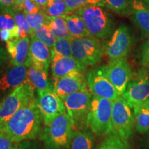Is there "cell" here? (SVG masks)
<instances>
[{
  "mask_svg": "<svg viewBox=\"0 0 149 149\" xmlns=\"http://www.w3.org/2000/svg\"><path fill=\"white\" fill-rule=\"evenodd\" d=\"M10 149H38L37 144L34 141L26 140L21 142L15 143L14 145L11 146Z\"/></svg>",
  "mask_w": 149,
  "mask_h": 149,
  "instance_id": "obj_35",
  "label": "cell"
},
{
  "mask_svg": "<svg viewBox=\"0 0 149 149\" xmlns=\"http://www.w3.org/2000/svg\"><path fill=\"white\" fill-rule=\"evenodd\" d=\"M148 133V135L146 136V140H145V144H144V146H145V149H149V131L147 132Z\"/></svg>",
  "mask_w": 149,
  "mask_h": 149,
  "instance_id": "obj_43",
  "label": "cell"
},
{
  "mask_svg": "<svg viewBox=\"0 0 149 149\" xmlns=\"http://www.w3.org/2000/svg\"><path fill=\"white\" fill-rule=\"evenodd\" d=\"M30 37H16L6 42V51L13 66H18L26 62L29 57Z\"/></svg>",
  "mask_w": 149,
  "mask_h": 149,
  "instance_id": "obj_17",
  "label": "cell"
},
{
  "mask_svg": "<svg viewBox=\"0 0 149 149\" xmlns=\"http://www.w3.org/2000/svg\"><path fill=\"white\" fill-rule=\"evenodd\" d=\"M95 139L90 132L86 130H76L72 135L70 149H94Z\"/></svg>",
  "mask_w": 149,
  "mask_h": 149,
  "instance_id": "obj_22",
  "label": "cell"
},
{
  "mask_svg": "<svg viewBox=\"0 0 149 149\" xmlns=\"http://www.w3.org/2000/svg\"><path fill=\"white\" fill-rule=\"evenodd\" d=\"M87 82L84 72H75L61 78H55L53 88L61 100L77 91L87 90Z\"/></svg>",
  "mask_w": 149,
  "mask_h": 149,
  "instance_id": "obj_14",
  "label": "cell"
},
{
  "mask_svg": "<svg viewBox=\"0 0 149 149\" xmlns=\"http://www.w3.org/2000/svg\"><path fill=\"white\" fill-rule=\"evenodd\" d=\"M10 31L15 37H18L19 29L15 20L10 10H1L0 12V30Z\"/></svg>",
  "mask_w": 149,
  "mask_h": 149,
  "instance_id": "obj_28",
  "label": "cell"
},
{
  "mask_svg": "<svg viewBox=\"0 0 149 149\" xmlns=\"http://www.w3.org/2000/svg\"><path fill=\"white\" fill-rule=\"evenodd\" d=\"M65 16L50 17L48 15L46 25L51 29L56 38H72L68 32Z\"/></svg>",
  "mask_w": 149,
  "mask_h": 149,
  "instance_id": "obj_23",
  "label": "cell"
},
{
  "mask_svg": "<svg viewBox=\"0 0 149 149\" xmlns=\"http://www.w3.org/2000/svg\"><path fill=\"white\" fill-rule=\"evenodd\" d=\"M35 91L26 79L0 104V132H3L6 122L19 109L34 100Z\"/></svg>",
  "mask_w": 149,
  "mask_h": 149,
  "instance_id": "obj_5",
  "label": "cell"
},
{
  "mask_svg": "<svg viewBox=\"0 0 149 149\" xmlns=\"http://www.w3.org/2000/svg\"><path fill=\"white\" fill-rule=\"evenodd\" d=\"M51 72L55 78H61L75 72L85 71L86 66L73 57H62L51 53Z\"/></svg>",
  "mask_w": 149,
  "mask_h": 149,
  "instance_id": "obj_15",
  "label": "cell"
},
{
  "mask_svg": "<svg viewBox=\"0 0 149 149\" xmlns=\"http://www.w3.org/2000/svg\"><path fill=\"white\" fill-rule=\"evenodd\" d=\"M131 109L139 107L149 97V72L143 68L133 79H130L126 91L121 95Z\"/></svg>",
  "mask_w": 149,
  "mask_h": 149,
  "instance_id": "obj_9",
  "label": "cell"
},
{
  "mask_svg": "<svg viewBox=\"0 0 149 149\" xmlns=\"http://www.w3.org/2000/svg\"><path fill=\"white\" fill-rule=\"evenodd\" d=\"M29 64L27 61L23 64L13 66L0 77V91H6L15 88L24 82L27 77Z\"/></svg>",
  "mask_w": 149,
  "mask_h": 149,
  "instance_id": "obj_18",
  "label": "cell"
},
{
  "mask_svg": "<svg viewBox=\"0 0 149 149\" xmlns=\"http://www.w3.org/2000/svg\"><path fill=\"white\" fill-rule=\"evenodd\" d=\"M42 9L50 17L65 16L69 14L64 0H48L46 5Z\"/></svg>",
  "mask_w": 149,
  "mask_h": 149,
  "instance_id": "obj_26",
  "label": "cell"
},
{
  "mask_svg": "<svg viewBox=\"0 0 149 149\" xmlns=\"http://www.w3.org/2000/svg\"><path fill=\"white\" fill-rule=\"evenodd\" d=\"M145 2H146L147 6H149V0H145Z\"/></svg>",
  "mask_w": 149,
  "mask_h": 149,
  "instance_id": "obj_46",
  "label": "cell"
},
{
  "mask_svg": "<svg viewBox=\"0 0 149 149\" xmlns=\"http://www.w3.org/2000/svg\"><path fill=\"white\" fill-rule=\"evenodd\" d=\"M13 144V141L6 133L0 132V149H10Z\"/></svg>",
  "mask_w": 149,
  "mask_h": 149,
  "instance_id": "obj_36",
  "label": "cell"
},
{
  "mask_svg": "<svg viewBox=\"0 0 149 149\" xmlns=\"http://www.w3.org/2000/svg\"><path fill=\"white\" fill-rule=\"evenodd\" d=\"M104 68L108 79L116 88L119 95H122L126 91L132 76L131 68L126 57L111 59Z\"/></svg>",
  "mask_w": 149,
  "mask_h": 149,
  "instance_id": "obj_12",
  "label": "cell"
},
{
  "mask_svg": "<svg viewBox=\"0 0 149 149\" xmlns=\"http://www.w3.org/2000/svg\"><path fill=\"white\" fill-rule=\"evenodd\" d=\"M14 38H15V37L10 31L6 29L0 30V39L1 41L7 42L8 41L13 40Z\"/></svg>",
  "mask_w": 149,
  "mask_h": 149,
  "instance_id": "obj_38",
  "label": "cell"
},
{
  "mask_svg": "<svg viewBox=\"0 0 149 149\" xmlns=\"http://www.w3.org/2000/svg\"><path fill=\"white\" fill-rule=\"evenodd\" d=\"M51 53L62 56V57H72L71 48V39L57 38Z\"/></svg>",
  "mask_w": 149,
  "mask_h": 149,
  "instance_id": "obj_30",
  "label": "cell"
},
{
  "mask_svg": "<svg viewBox=\"0 0 149 149\" xmlns=\"http://www.w3.org/2000/svg\"><path fill=\"white\" fill-rule=\"evenodd\" d=\"M30 37H34L37 40L41 41L51 50L53 48L57 40L56 37L46 25H43L34 31H32Z\"/></svg>",
  "mask_w": 149,
  "mask_h": 149,
  "instance_id": "obj_25",
  "label": "cell"
},
{
  "mask_svg": "<svg viewBox=\"0 0 149 149\" xmlns=\"http://www.w3.org/2000/svg\"><path fill=\"white\" fill-rule=\"evenodd\" d=\"M7 54H8L7 51H6V50L2 46L0 45V67L5 64L7 59V57H8Z\"/></svg>",
  "mask_w": 149,
  "mask_h": 149,
  "instance_id": "obj_40",
  "label": "cell"
},
{
  "mask_svg": "<svg viewBox=\"0 0 149 149\" xmlns=\"http://www.w3.org/2000/svg\"><path fill=\"white\" fill-rule=\"evenodd\" d=\"M74 13L82 17L87 30L92 36L106 39L113 33L114 22L104 6L89 4L80 7Z\"/></svg>",
  "mask_w": 149,
  "mask_h": 149,
  "instance_id": "obj_3",
  "label": "cell"
},
{
  "mask_svg": "<svg viewBox=\"0 0 149 149\" xmlns=\"http://www.w3.org/2000/svg\"><path fill=\"white\" fill-rule=\"evenodd\" d=\"M15 8L22 11L25 15L39 12L42 9V7L37 5L33 0H27L20 4L15 6Z\"/></svg>",
  "mask_w": 149,
  "mask_h": 149,
  "instance_id": "obj_34",
  "label": "cell"
},
{
  "mask_svg": "<svg viewBox=\"0 0 149 149\" xmlns=\"http://www.w3.org/2000/svg\"><path fill=\"white\" fill-rule=\"evenodd\" d=\"M113 101L93 95L86 119V127L97 136H107L113 132Z\"/></svg>",
  "mask_w": 149,
  "mask_h": 149,
  "instance_id": "obj_4",
  "label": "cell"
},
{
  "mask_svg": "<svg viewBox=\"0 0 149 149\" xmlns=\"http://www.w3.org/2000/svg\"><path fill=\"white\" fill-rule=\"evenodd\" d=\"M26 61L29 65H33L48 71L51 63V49L41 41L31 37L29 57Z\"/></svg>",
  "mask_w": 149,
  "mask_h": 149,
  "instance_id": "obj_16",
  "label": "cell"
},
{
  "mask_svg": "<svg viewBox=\"0 0 149 149\" xmlns=\"http://www.w3.org/2000/svg\"><path fill=\"white\" fill-rule=\"evenodd\" d=\"M133 43L131 33L127 26L122 24L114 31L105 46V53L111 59L126 57Z\"/></svg>",
  "mask_w": 149,
  "mask_h": 149,
  "instance_id": "obj_13",
  "label": "cell"
},
{
  "mask_svg": "<svg viewBox=\"0 0 149 149\" xmlns=\"http://www.w3.org/2000/svg\"><path fill=\"white\" fill-rule=\"evenodd\" d=\"M92 93L84 90L66 96L63 100L66 111L73 123L74 128L86 127V119L90 109Z\"/></svg>",
  "mask_w": 149,
  "mask_h": 149,
  "instance_id": "obj_8",
  "label": "cell"
},
{
  "mask_svg": "<svg viewBox=\"0 0 149 149\" xmlns=\"http://www.w3.org/2000/svg\"><path fill=\"white\" fill-rule=\"evenodd\" d=\"M15 8V0H0L1 10H10Z\"/></svg>",
  "mask_w": 149,
  "mask_h": 149,
  "instance_id": "obj_37",
  "label": "cell"
},
{
  "mask_svg": "<svg viewBox=\"0 0 149 149\" xmlns=\"http://www.w3.org/2000/svg\"><path fill=\"white\" fill-rule=\"evenodd\" d=\"M37 103L46 126L49 125L56 117L66 111L64 102L56 94L53 88L37 91Z\"/></svg>",
  "mask_w": 149,
  "mask_h": 149,
  "instance_id": "obj_10",
  "label": "cell"
},
{
  "mask_svg": "<svg viewBox=\"0 0 149 149\" xmlns=\"http://www.w3.org/2000/svg\"><path fill=\"white\" fill-rule=\"evenodd\" d=\"M26 1H27V0H15V6L20 4V3H23Z\"/></svg>",
  "mask_w": 149,
  "mask_h": 149,
  "instance_id": "obj_45",
  "label": "cell"
},
{
  "mask_svg": "<svg viewBox=\"0 0 149 149\" xmlns=\"http://www.w3.org/2000/svg\"><path fill=\"white\" fill-rule=\"evenodd\" d=\"M66 3L68 13H71L80 7L89 4L102 6L101 0H64Z\"/></svg>",
  "mask_w": 149,
  "mask_h": 149,
  "instance_id": "obj_33",
  "label": "cell"
},
{
  "mask_svg": "<svg viewBox=\"0 0 149 149\" xmlns=\"http://www.w3.org/2000/svg\"><path fill=\"white\" fill-rule=\"evenodd\" d=\"M35 3H36L37 5L40 6L43 8L46 5L48 2V0H33Z\"/></svg>",
  "mask_w": 149,
  "mask_h": 149,
  "instance_id": "obj_42",
  "label": "cell"
},
{
  "mask_svg": "<svg viewBox=\"0 0 149 149\" xmlns=\"http://www.w3.org/2000/svg\"><path fill=\"white\" fill-rule=\"evenodd\" d=\"M140 62L143 66L145 67V68L149 70V57H146V58L141 59Z\"/></svg>",
  "mask_w": 149,
  "mask_h": 149,
  "instance_id": "obj_41",
  "label": "cell"
},
{
  "mask_svg": "<svg viewBox=\"0 0 149 149\" xmlns=\"http://www.w3.org/2000/svg\"><path fill=\"white\" fill-rule=\"evenodd\" d=\"M134 124L135 118L132 109L122 96H118L113 101V132L119 135L126 146L133 133Z\"/></svg>",
  "mask_w": 149,
  "mask_h": 149,
  "instance_id": "obj_6",
  "label": "cell"
},
{
  "mask_svg": "<svg viewBox=\"0 0 149 149\" xmlns=\"http://www.w3.org/2000/svg\"><path fill=\"white\" fill-rule=\"evenodd\" d=\"M26 80L37 91L53 88L54 84L50 82L48 71L33 65H29L28 67Z\"/></svg>",
  "mask_w": 149,
  "mask_h": 149,
  "instance_id": "obj_20",
  "label": "cell"
},
{
  "mask_svg": "<svg viewBox=\"0 0 149 149\" xmlns=\"http://www.w3.org/2000/svg\"><path fill=\"white\" fill-rule=\"evenodd\" d=\"M42 120V114L35 97L9 119L3 132L10 137L13 143L35 139L40 132Z\"/></svg>",
  "mask_w": 149,
  "mask_h": 149,
  "instance_id": "obj_1",
  "label": "cell"
},
{
  "mask_svg": "<svg viewBox=\"0 0 149 149\" xmlns=\"http://www.w3.org/2000/svg\"><path fill=\"white\" fill-rule=\"evenodd\" d=\"M25 17L28 24L32 31H34L43 25H46L48 19V15L44 13L43 9L39 12L26 14Z\"/></svg>",
  "mask_w": 149,
  "mask_h": 149,
  "instance_id": "obj_32",
  "label": "cell"
},
{
  "mask_svg": "<svg viewBox=\"0 0 149 149\" xmlns=\"http://www.w3.org/2000/svg\"><path fill=\"white\" fill-rule=\"evenodd\" d=\"M86 82L93 95L109 99L112 101L120 96L116 88L108 79L104 66L89 70L87 74Z\"/></svg>",
  "mask_w": 149,
  "mask_h": 149,
  "instance_id": "obj_11",
  "label": "cell"
},
{
  "mask_svg": "<svg viewBox=\"0 0 149 149\" xmlns=\"http://www.w3.org/2000/svg\"><path fill=\"white\" fill-rule=\"evenodd\" d=\"M127 146L114 132L106 136L97 149H126Z\"/></svg>",
  "mask_w": 149,
  "mask_h": 149,
  "instance_id": "obj_29",
  "label": "cell"
},
{
  "mask_svg": "<svg viewBox=\"0 0 149 149\" xmlns=\"http://www.w3.org/2000/svg\"><path fill=\"white\" fill-rule=\"evenodd\" d=\"M72 56L85 66H93L101 60L105 46L93 36L71 39Z\"/></svg>",
  "mask_w": 149,
  "mask_h": 149,
  "instance_id": "obj_7",
  "label": "cell"
},
{
  "mask_svg": "<svg viewBox=\"0 0 149 149\" xmlns=\"http://www.w3.org/2000/svg\"><path fill=\"white\" fill-rule=\"evenodd\" d=\"M149 57V40L144 43L142 46L141 51V59Z\"/></svg>",
  "mask_w": 149,
  "mask_h": 149,
  "instance_id": "obj_39",
  "label": "cell"
},
{
  "mask_svg": "<svg viewBox=\"0 0 149 149\" xmlns=\"http://www.w3.org/2000/svg\"><path fill=\"white\" fill-rule=\"evenodd\" d=\"M141 105L143 106V107H146V108H148V109H149V97L147 99V100L145 101L144 103H143Z\"/></svg>",
  "mask_w": 149,
  "mask_h": 149,
  "instance_id": "obj_44",
  "label": "cell"
},
{
  "mask_svg": "<svg viewBox=\"0 0 149 149\" xmlns=\"http://www.w3.org/2000/svg\"><path fill=\"white\" fill-rule=\"evenodd\" d=\"M65 17L68 32L72 38L92 36L87 30L82 17L79 15L75 13H69L66 15Z\"/></svg>",
  "mask_w": 149,
  "mask_h": 149,
  "instance_id": "obj_21",
  "label": "cell"
},
{
  "mask_svg": "<svg viewBox=\"0 0 149 149\" xmlns=\"http://www.w3.org/2000/svg\"><path fill=\"white\" fill-rule=\"evenodd\" d=\"M103 6L119 15L126 14L130 5V0H101Z\"/></svg>",
  "mask_w": 149,
  "mask_h": 149,
  "instance_id": "obj_31",
  "label": "cell"
},
{
  "mask_svg": "<svg viewBox=\"0 0 149 149\" xmlns=\"http://www.w3.org/2000/svg\"><path fill=\"white\" fill-rule=\"evenodd\" d=\"M72 121L66 111L55 117L43 130L41 138L45 149L69 148L74 133Z\"/></svg>",
  "mask_w": 149,
  "mask_h": 149,
  "instance_id": "obj_2",
  "label": "cell"
},
{
  "mask_svg": "<svg viewBox=\"0 0 149 149\" xmlns=\"http://www.w3.org/2000/svg\"><path fill=\"white\" fill-rule=\"evenodd\" d=\"M133 20L144 37L149 38V8L142 0H132L130 5Z\"/></svg>",
  "mask_w": 149,
  "mask_h": 149,
  "instance_id": "obj_19",
  "label": "cell"
},
{
  "mask_svg": "<svg viewBox=\"0 0 149 149\" xmlns=\"http://www.w3.org/2000/svg\"><path fill=\"white\" fill-rule=\"evenodd\" d=\"M135 129L138 133H144L149 131V109L139 106L133 109Z\"/></svg>",
  "mask_w": 149,
  "mask_h": 149,
  "instance_id": "obj_24",
  "label": "cell"
},
{
  "mask_svg": "<svg viewBox=\"0 0 149 149\" xmlns=\"http://www.w3.org/2000/svg\"><path fill=\"white\" fill-rule=\"evenodd\" d=\"M10 11L14 17L16 24L18 27V37H30L31 32H32V30L31 29L29 24H28L25 14L22 11L15 8L13 10H10Z\"/></svg>",
  "mask_w": 149,
  "mask_h": 149,
  "instance_id": "obj_27",
  "label": "cell"
}]
</instances>
